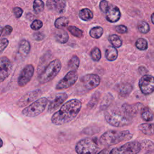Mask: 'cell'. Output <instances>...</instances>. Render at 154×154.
Listing matches in <instances>:
<instances>
[{"instance_id": "cell-1", "label": "cell", "mask_w": 154, "mask_h": 154, "mask_svg": "<svg viewBox=\"0 0 154 154\" xmlns=\"http://www.w3.org/2000/svg\"><path fill=\"white\" fill-rule=\"evenodd\" d=\"M81 106V101L76 99L67 101L52 116V123L55 125H62L71 122L79 114Z\"/></svg>"}, {"instance_id": "cell-2", "label": "cell", "mask_w": 154, "mask_h": 154, "mask_svg": "<svg viewBox=\"0 0 154 154\" xmlns=\"http://www.w3.org/2000/svg\"><path fill=\"white\" fill-rule=\"evenodd\" d=\"M105 119L108 123L116 127H123L132 123L133 118L122 109L111 108L105 112Z\"/></svg>"}, {"instance_id": "cell-3", "label": "cell", "mask_w": 154, "mask_h": 154, "mask_svg": "<svg viewBox=\"0 0 154 154\" xmlns=\"http://www.w3.org/2000/svg\"><path fill=\"white\" fill-rule=\"evenodd\" d=\"M132 137V134L128 130L122 131L109 130L101 135L99 141L103 146H110L123 141L129 140Z\"/></svg>"}, {"instance_id": "cell-4", "label": "cell", "mask_w": 154, "mask_h": 154, "mask_svg": "<svg viewBox=\"0 0 154 154\" xmlns=\"http://www.w3.org/2000/svg\"><path fill=\"white\" fill-rule=\"evenodd\" d=\"M61 68V63L60 60L55 59L51 61L45 69L38 76V81L44 84L52 81L60 72Z\"/></svg>"}, {"instance_id": "cell-5", "label": "cell", "mask_w": 154, "mask_h": 154, "mask_svg": "<svg viewBox=\"0 0 154 154\" xmlns=\"http://www.w3.org/2000/svg\"><path fill=\"white\" fill-rule=\"evenodd\" d=\"M48 100L46 97H40L32 102L29 106L25 108L22 111V114L26 117H34L38 116L45 109Z\"/></svg>"}, {"instance_id": "cell-6", "label": "cell", "mask_w": 154, "mask_h": 154, "mask_svg": "<svg viewBox=\"0 0 154 154\" xmlns=\"http://www.w3.org/2000/svg\"><path fill=\"white\" fill-rule=\"evenodd\" d=\"M99 149L97 141L90 138L81 140L75 147L76 152L78 154H96Z\"/></svg>"}, {"instance_id": "cell-7", "label": "cell", "mask_w": 154, "mask_h": 154, "mask_svg": "<svg viewBox=\"0 0 154 154\" xmlns=\"http://www.w3.org/2000/svg\"><path fill=\"white\" fill-rule=\"evenodd\" d=\"M140 150V143L135 141L128 142L120 147L112 149L109 154H138Z\"/></svg>"}, {"instance_id": "cell-8", "label": "cell", "mask_w": 154, "mask_h": 154, "mask_svg": "<svg viewBox=\"0 0 154 154\" xmlns=\"http://www.w3.org/2000/svg\"><path fill=\"white\" fill-rule=\"evenodd\" d=\"M78 79V74L76 72L69 71L56 85V89L61 90L67 89L73 85Z\"/></svg>"}, {"instance_id": "cell-9", "label": "cell", "mask_w": 154, "mask_h": 154, "mask_svg": "<svg viewBox=\"0 0 154 154\" xmlns=\"http://www.w3.org/2000/svg\"><path fill=\"white\" fill-rule=\"evenodd\" d=\"M139 87L141 91L146 95L149 94L154 90V79L150 75H144L139 80Z\"/></svg>"}, {"instance_id": "cell-10", "label": "cell", "mask_w": 154, "mask_h": 154, "mask_svg": "<svg viewBox=\"0 0 154 154\" xmlns=\"http://www.w3.org/2000/svg\"><path fill=\"white\" fill-rule=\"evenodd\" d=\"M34 72V68L32 64H28L22 70L18 79L17 83L20 87H24L31 79Z\"/></svg>"}, {"instance_id": "cell-11", "label": "cell", "mask_w": 154, "mask_h": 154, "mask_svg": "<svg viewBox=\"0 0 154 154\" xmlns=\"http://www.w3.org/2000/svg\"><path fill=\"white\" fill-rule=\"evenodd\" d=\"M81 82L88 90L96 88L100 84V77L96 74H87L81 78Z\"/></svg>"}, {"instance_id": "cell-12", "label": "cell", "mask_w": 154, "mask_h": 154, "mask_svg": "<svg viewBox=\"0 0 154 154\" xmlns=\"http://www.w3.org/2000/svg\"><path fill=\"white\" fill-rule=\"evenodd\" d=\"M12 63L5 56L0 58V82H3L11 73Z\"/></svg>"}, {"instance_id": "cell-13", "label": "cell", "mask_w": 154, "mask_h": 154, "mask_svg": "<svg viewBox=\"0 0 154 154\" xmlns=\"http://www.w3.org/2000/svg\"><path fill=\"white\" fill-rule=\"evenodd\" d=\"M42 93V91L40 89H37L33 91H29L24 94L17 102V105L19 107H23L26 106L29 103L35 100Z\"/></svg>"}, {"instance_id": "cell-14", "label": "cell", "mask_w": 154, "mask_h": 154, "mask_svg": "<svg viewBox=\"0 0 154 154\" xmlns=\"http://www.w3.org/2000/svg\"><path fill=\"white\" fill-rule=\"evenodd\" d=\"M47 8L58 13H63L66 8V3L63 0H48L46 1Z\"/></svg>"}, {"instance_id": "cell-15", "label": "cell", "mask_w": 154, "mask_h": 154, "mask_svg": "<svg viewBox=\"0 0 154 154\" xmlns=\"http://www.w3.org/2000/svg\"><path fill=\"white\" fill-rule=\"evenodd\" d=\"M67 94L66 93H60L56 94L55 99L51 102L48 108V111L49 112H52L56 111L67 99Z\"/></svg>"}, {"instance_id": "cell-16", "label": "cell", "mask_w": 154, "mask_h": 154, "mask_svg": "<svg viewBox=\"0 0 154 154\" xmlns=\"http://www.w3.org/2000/svg\"><path fill=\"white\" fill-rule=\"evenodd\" d=\"M144 106L141 103H135L134 104H123L122 106V109L129 116L132 118L138 113L141 112Z\"/></svg>"}, {"instance_id": "cell-17", "label": "cell", "mask_w": 154, "mask_h": 154, "mask_svg": "<svg viewBox=\"0 0 154 154\" xmlns=\"http://www.w3.org/2000/svg\"><path fill=\"white\" fill-rule=\"evenodd\" d=\"M121 17V13L119 8L113 5L109 7L106 13V19L111 23L117 22Z\"/></svg>"}, {"instance_id": "cell-18", "label": "cell", "mask_w": 154, "mask_h": 154, "mask_svg": "<svg viewBox=\"0 0 154 154\" xmlns=\"http://www.w3.org/2000/svg\"><path fill=\"white\" fill-rule=\"evenodd\" d=\"M31 45L29 42L25 39L20 42L18 50L17 52V56L20 58H25L29 53Z\"/></svg>"}, {"instance_id": "cell-19", "label": "cell", "mask_w": 154, "mask_h": 154, "mask_svg": "<svg viewBox=\"0 0 154 154\" xmlns=\"http://www.w3.org/2000/svg\"><path fill=\"white\" fill-rule=\"evenodd\" d=\"M55 38L57 42L64 44L67 42L69 40V35L67 32L63 29H57L55 33Z\"/></svg>"}, {"instance_id": "cell-20", "label": "cell", "mask_w": 154, "mask_h": 154, "mask_svg": "<svg viewBox=\"0 0 154 154\" xmlns=\"http://www.w3.org/2000/svg\"><path fill=\"white\" fill-rule=\"evenodd\" d=\"M133 89L132 85L129 83H124L122 84L119 87L118 92L120 96L122 97L128 96Z\"/></svg>"}, {"instance_id": "cell-21", "label": "cell", "mask_w": 154, "mask_h": 154, "mask_svg": "<svg viewBox=\"0 0 154 154\" xmlns=\"http://www.w3.org/2000/svg\"><path fill=\"white\" fill-rule=\"evenodd\" d=\"M105 55L108 61H112L117 59L118 56V51L116 48L112 46H109L106 49Z\"/></svg>"}, {"instance_id": "cell-22", "label": "cell", "mask_w": 154, "mask_h": 154, "mask_svg": "<svg viewBox=\"0 0 154 154\" xmlns=\"http://www.w3.org/2000/svg\"><path fill=\"white\" fill-rule=\"evenodd\" d=\"M139 130L147 135H153V125L152 123H142L138 126Z\"/></svg>"}, {"instance_id": "cell-23", "label": "cell", "mask_w": 154, "mask_h": 154, "mask_svg": "<svg viewBox=\"0 0 154 154\" xmlns=\"http://www.w3.org/2000/svg\"><path fill=\"white\" fill-rule=\"evenodd\" d=\"M79 17L82 20L88 21L93 19V13L89 8H85L79 11Z\"/></svg>"}, {"instance_id": "cell-24", "label": "cell", "mask_w": 154, "mask_h": 154, "mask_svg": "<svg viewBox=\"0 0 154 154\" xmlns=\"http://www.w3.org/2000/svg\"><path fill=\"white\" fill-rule=\"evenodd\" d=\"M79 59L76 55H73L68 62V67L71 71L76 72L79 66Z\"/></svg>"}, {"instance_id": "cell-25", "label": "cell", "mask_w": 154, "mask_h": 154, "mask_svg": "<svg viewBox=\"0 0 154 154\" xmlns=\"http://www.w3.org/2000/svg\"><path fill=\"white\" fill-rule=\"evenodd\" d=\"M69 24V20L64 16H61L57 18L54 23V25L58 29H61L67 26Z\"/></svg>"}, {"instance_id": "cell-26", "label": "cell", "mask_w": 154, "mask_h": 154, "mask_svg": "<svg viewBox=\"0 0 154 154\" xmlns=\"http://www.w3.org/2000/svg\"><path fill=\"white\" fill-rule=\"evenodd\" d=\"M103 33V29L101 26H94L92 28L89 32L90 35L94 38H99Z\"/></svg>"}, {"instance_id": "cell-27", "label": "cell", "mask_w": 154, "mask_h": 154, "mask_svg": "<svg viewBox=\"0 0 154 154\" xmlns=\"http://www.w3.org/2000/svg\"><path fill=\"white\" fill-rule=\"evenodd\" d=\"M109 42L114 46V48H119L122 45V40L117 34L110 35L108 37Z\"/></svg>"}, {"instance_id": "cell-28", "label": "cell", "mask_w": 154, "mask_h": 154, "mask_svg": "<svg viewBox=\"0 0 154 154\" xmlns=\"http://www.w3.org/2000/svg\"><path fill=\"white\" fill-rule=\"evenodd\" d=\"M141 117L146 122H150L153 120V116L152 112L150 111V108L144 106L141 111Z\"/></svg>"}, {"instance_id": "cell-29", "label": "cell", "mask_w": 154, "mask_h": 154, "mask_svg": "<svg viewBox=\"0 0 154 154\" xmlns=\"http://www.w3.org/2000/svg\"><path fill=\"white\" fill-rule=\"evenodd\" d=\"M135 46L140 51H144L148 48V43L146 39L143 38H139L135 42Z\"/></svg>"}, {"instance_id": "cell-30", "label": "cell", "mask_w": 154, "mask_h": 154, "mask_svg": "<svg viewBox=\"0 0 154 154\" xmlns=\"http://www.w3.org/2000/svg\"><path fill=\"white\" fill-rule=\"evenodd\" d=\"M68 31L75 37L81 38L83 36V31L79 28L75 26H69L67 27Z\"/></svg>"}, {"instance_id": "cell-31", "label": "cell", "mask_w": 154, "mask_h": 154, "mask_svg": "<svg viewBox=\"0 0 154 154\" xmlns=\"http://www.w3.org/2000/svg\"><path fill=\"white\" fill-rule=\"evenodd\" d=\"M45 4L43 1L41 0H35L33 2V10L35 13H40L44 10Z\"/></svg>"}, {"instance_id": "cell-32", "label": "cell", "mask_w": 154, "mask_h": 154, "mask_svg": "<svg viewBox=\"0 0 154 154\" xmlns=\"http://www.w3.org/2000/svg\"><path fill=\"white\" fill-rule=\"evenodd\" d=\"M137 27H138V31L143 34H146L150 31V26L145 21L139 22L138 23Z\"/></svg>"}, {"instance_id": "cell-33", "label": "cell", "mask_w": 154, "mask_h": 154, "mask_svg": "<svg viewBox=\"0 0 154 154\" xmlns=\"http://www.w3.org/2000/svg\"><path fill=\"white\" fill-rule=\"evenodd\" d=\"M90 56L91 59L94 61H98L101 58V52L99 48L95 47L94 48L90 53Z\"/></svg>"}, {"instance_id": "cell-34", "label": "cell", "mask_w": 154, "mask_h": 154, "mask_svg": "<svg viewBox=\"0 0 154 154\" xmlns=\"http://www.w3.org/2000/svg\"><path fill=\"white\" fill-rule=\"evenodd\" d=\"M141 149H148L149 151H152L153 149V144L152 141L149 140H144L140 143Z\"/></svg>"}, {"instance_id": "cell-35", "label": "cell", "mask_w": 154, "mask_h": 154, "mask_svg": "<svg viewBox=\"0 0 154 154\" xmlns=\"http://www.w3.org/2000/svg\"><path fill=\"white\" fill-rule=\"evenodd\" d=\"M100 96V93L99 92L95 93L91 97V99L88 103V106L90 107H93L94 106V105H95L96 104H97L98 100H99V98Z\"/></svg>"}, {"instance_id": "cell-36", "label": "cell", "mask_w": 154, "mask_h": 154, "mask_svg": "<svg viewBox=\"0 0 154 154\" xmlns=\"http://www.w3.org/2000/svg\"><path fill=\"white\" fill-rule=\"evenodd\" d=\"M43 26V22L38 19H35L32 21V23L31 24V28L33 30H38L40 29Z\"/></svg>"}, {"instance_id": "cell-37", "label": "cell", "mask_w": 154, "mask_h": 154, "mask_svg": "<svg viewBox=\"0 0 154 154\" xmlns=\"http://www.w3.org/2000/svg\"><path fill=\"white\" fill-rule=\"evenodd\" d=\"M109 4H108V2L106 1H102L100 2V4H99V8L100 9V10L103 12V13H106V11H108V8H109Z\"/></svg>"}, {"instance_id": "cell-38", "label": "cell", "mask_w": 154, "mask_h": 154, "mask_svg": "<svg viewBox=\"0 0 154 154\" xmlns=\"http://www.w3.org/2000/svg\"><path fill=\"white\" fill-rule=\"evenodd\" d=\"M8 40L7 38H4L0 40V54L4 51L8 45Z\"/></svg>"}, {"instance_id": "cell-39", "label": "cell", "mask_w": 154, "mask_h": 154, "mask_svg": "<svg viewBox=\"0 0 154 154\" xmlns=\"http://www.w3.org/2000/svg\"><path fill=\"white\" fill-rule=\"evenodd\" d=\"M13 31V28L10 26V25H6L5 26L4 28L2 29V35L3 36H6L10 35Z\"/></svg>"}, {"instance_id": "cell-40", "label": "cell", "mask_w": 154, "mask_h": 154, "mask_svg": "<svg viewBox=\"0 0 154 154\" xmlns=\"http://www.w3.org/2000/svg\"><path fill=\"white\" fill-rule=\"evenodd\" d=\"M115 29H116V31L120 34H125V33L127 32V31H128L127 27L123 25H118L116 27Z\"/></svg>"}, {"instance_id": "cell-41", "label": "cell", "mask_w": 154, "mask_h": 154, "mask_svg": "<svg viewBox=\"0 0 154 154\" xmlns=\"http://www.w3.org/2000/svg\"><path fill=\"white\" fill-rule=\"evenodd\" d=\"M13 13L16 18H19L23 13V10L19 7H16L13 8Z\"/></svg>"}, {"instance_id": "cell-42", "label": "cell", "mask_w": 154, "mask_h": 154, "mask_svg": "<svg viewBox=\"0 0 154 154\" xmlns=\"http://www.w3.org/2000/svg\"><path fill=\"white\" fill-rule=\"evenodd\" d=\"M32 37H33V39H34L36 41H41L44 39L45 35L40 32H34L32 34Z\"/></svg>"}, {"instance_id": "cell-43", "label": "cell", "mask_w": 154, "mask_h": 154, "mask_svg": "<svg viewBox=\"0 0 154 154\" xmlns=\"http://www.w3.org/2000/svg\"><path fill=\"white\" fill-rule=\"evenodd\" d=\"M96 154H109V152L108 149H103L102 150H101L100 152H99V153H96Z\"/></svg>"}, {"instance_id": "cell-44", "label": "cell", "mask_w": 154, "mask_h": 154, "mask_svg": "<svg viewBox=\"0 0 154 154\" xmlns=\"http://www.w3.org/2000/svg\"><path fill=\"white\" fill-rule=\"evenodd\" d=\"M153 16H154V13H153L151 14V21H152V23H154V22H153Z\"/></svg>"}, {"instance_id": "cell-45", "label": "cell", "mask_w": 154, "mask_h": 154, "mask_svg": "<svg viewBox=\"0 0 154 154\" xmlns=\"http://www.w3.org/2000/svg\"><path fill=\"white\" fill-rule=\"evenodd\" d=\"M2 144H3V142H2V140H1V138H0V148L2 146Z\"/></svg>"}, {"instance_id": "cell-46", "label": "cell", "mask_w": 154, "mask_h": 154, "mask_svg": "<svg viewBox=\"0 0 154 154\" xmlns=\"http://www.w3.org/2000/svg\"><path fill=\"white\" fill-rule=\"evenodd\" d=\"M2 27L0 25V36L1 35V34H2Z\"/></svg>"}, {"instance_id": "cell-47", "label": "cell", "mask_w": 154, "mask_h": 154, "mask_svg": "<svg viewBox=\"0 0 154 154\" xmlns=\"http://www.w3.org/2000/svg\"><path fill=\"white\" fill-rule=\"evenodd\" d=\"M145 154H153V150L152 151H149L147 153H146Z\"/></svg>"}]
</instances>
